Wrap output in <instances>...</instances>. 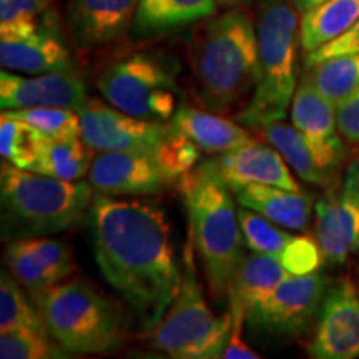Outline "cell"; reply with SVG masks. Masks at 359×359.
<instances>
[{
    "instance_id": "cell-1",
    "label": "cell",
    "mask_w": 359,
    "mask_h": 359,
    "mask_svg": "<svg viewBox=\"0 0 359 359\" xmlns=\"http://www.w3.org/2000/svg\"><path fill=\"white\" fill-rule=\"evenodd\" d=\"M88 218L103 278L151 330L172 306L183 278L167 218L151 205L103 193L93 196Z\"/></svg>"
},
{
    "instance_id": "cell-2",
    "label": "cell",
    "mask_w": 359,
    "mask_h": 359,
    "mask_svg": "<svg viewBox=\"0 0 359 359\" xmlns=\"http://www.w3.org/2000/svg\"><path fill=\"white\" fill-rule=\"evenodd\" d=\"M190 222L191 245L203 264L210 293L217 303L230 294L245 258V238L231 190L215 160L200 163L178 183Z\"/></svg>"
},
{
    "instance_id": "cell-3",
    "label": "cell",
    "mask_w": 359,
    "mask_h": 359,
    "mask_svg": "<svg viewBox=\"0 0 359 359\" xmlns=\"http://www.w3.org/2000/svg\"><path fill=\"white\" fill-rule=\"evenodd\" d=\"M198 100L226 111L255 92L259 79L257 27L248 13L230 8L206 24L190 50Z\"/></svg>"
},
{
    "instance_id": "cell-4",
    "label": "cell",
    "mask_w": 359,
    "mask_h": 359,
    "mask_svg": "<svg viewBox=\"0 0 359 359\" xmlns=\"http://www.w3.org/2000/svg\"><path fill=\"white\" fill-rule=\"evenodd\" d=\"M92 185L69 182L2 163V236L55 235L77 224L92 205Z\"/></svg>"
},
{
    "instance_id": "cell-5",
    "label": "cell",
    "mask_w": 359,
    "mask_h": 359,
    "mask_svg": "<svg viewBox=\"0 0 359 359\" xmlns=\"http://www.w3.org/2000/svg\"><path fill=\"white\" fill-rule=\"evenodd\" d=\"M290 0H258L259 79L250 103L236 120L243 127L264 128L288 115L298 87V15Z\"/></svg>"
},
{
    "instance_id": "cell-6",
    "label": "cell",
    "mask_w": 359,
    "mask_h": 359,
    "mask_svg": "<svg viewBox=\"0 0 359 359\" xmlns=\"http://www.w3.org/2000/svg\"><path fill=\"white\" fill-rule=\"evenodd\" d=\"M48 333L65 351L98 354L122 346V313L82 280L62 281L34 296Z\"/></svg>"
},
{
    "instance_id": "cell-7",
    "label": "cell",
    "mask_w": 359,
    "mask_h": 359,
    "mask_svg": "<svg viewBox=\"0 0 359 359\" xmlns=\"http://www.w3.org/2000/svg\"><path fill=\"white\" fill-rule=\"evenodd\" d=\"M193 245L182 255V285L177 298L158 325L151 327V346L177 359L223 358L230 339L231 313L215 316L206 306L203 291L195 273Z\"/></svg>"
},
{
    "instance_id": "cell-8",
    "label": "cell",
    "mask_w": 359,
    "mask_h": 359,
    "mask_svg": "<svg viewBox=\"0 0 359 359\" xmlns=\"http://www.w3.org/2000/svg\"><path fill=\"white\" fill-rule=\"evenodd\" d=\"M98 88L110 105L137 118L167 122L177 111L173 72L148 53H135L109 67Z\"/></svg>"
},
{
    "instance_id": "cell-9",
    "label": "cell",
    "mask_w": 359,
    "mask_h": 359,
    "mask_svg": "<svg viewBox=\"0 0 359 359\" xmlns=\"http://www.w3.org/2000/svg\"><path fill=\"white\" fill-rule=\"evenodd\" d=\"M330 280L318 271L290 275L246 313L251 327L271 336L303 333L320 313Z\"/></svg>"
},
{
    "instance_id": "cell-10",
    "label": "cell",
    "mask_w": 359,
    "mask_h": 359,
    "mask_svg": "<svg viewBox=\"0 0 359 359\" xmlns=\"http://www.w3.org/2000/svg\"><path fill=\"white\" fill-rule=\"evenodd\" d=\"M314 233L330 266H341L359 251V161L314 205Z\"/></svg>"
},
{
    "instance_id": "cell-11",
    "label": "cell",
    "mask_w": 359,
    "mask_h": 359,
    "mask_svg": "<svg viewBox=\"0 0 359 359\" xmlns=\"http://www.w3.org/2000/svg\"><path fill=\"white\" fill-rule=\"evenodd\" d=\"M79 115L82 140L93 151H135L156 158L170 132L163 122L137 118L98 100L85 102Z\"/></svg>"
},
{
    "instance_id": "cell-12",
    "label": "cell",
    "mask_w": 359,
    "mask_h": 359,
    "mask_svg": "<svg viewBox=\"0 0 359 359\" xmlns=\"http://www.w3.org/2000/svg\"><path fill=\"white\" fill-rule=\"evenodd\" d=\"M308 353L316 359L359 358V290L349 278L327 286Z\"/></svg>"
},
{
    "instance_id": "cell-13",
    "label": "cell",
    "mask_w": 359,
    "mask_h": 359,
    "mask_svg": "<svg viewBox=\"0 0 359 359\" xmlns=\"http://www.w3.org/2000/svg\"><path fill=\"white\" fill-rule=\"evenodd\" d=\"M291 122L303 135L309 150L330 180L346 156L344 138L336 122V107L302 79L291 102Z\"/></svg>"
},
{
    "instance_id": "cell-14",
    "label": "cell",
    "mask_w": 359,
    "mask_h": 359,
    "mask_svg": "<svg viewBox=\"0 0 359 359\" xmlns=\"http://www.w3.org/2000/svg\"><path fill=\"white\" fill-rule=\"evenodd\" d=\"M172 182L155 156L135 151H100L88 170L93 190L109 196L155 195Z\"/></svg>"
},
{
    "instance_id": "cell-15",
    "label": "cell",
    "mask_w": 359,
    "mask_h": 359,
    "mask_svg": "<svg viewBox=\"0 0 359 359\" xmlns=\"http://www.w3.org/2000/svg\"><path fill=\"white\" fill-rule=\"evenodd\" d=\"M245 245L251 253L266 255L280 262L291 275H309L318 271L325 257L318 240L311 236H296L278 228L253 210L238 208Z\"/></svg>"
},
{
    "instance_id": "cell-16",
    "label": "cell",
    "mask_w": 359,
    "mask_h": 359,
    "mask_svg": "<svg viewBox=\"0 0 359 359\" xmlns=\"http://www.w3.org/2000/svg\"><path fill=\"white\" fill-rule=\"evenodd\" d=\"M6 262L20 285L37 296L69 278L75 264L62 241L45 236H27L7 245Z\"/></svg>"
},
{
    "instance_id": "cell-17",
    "label": "cell",
    "mask_w": 359,
    "mask_h": 359,
    "mask_svg": "<svg viewBox=\"0 0 359 359\" xmlns=\"http://www.w3.org/2000/svg\"><path fill=\"white\" fill-rule=\"evenodd\" d=\"M87 102L83 80L75 72L20 77L6 69L0 74V107L2 110L64 107L80 110Z\"/></svg>"
},
{
    "instance_id": "cell-18",
    "label": "cell",
    "mask_w": 359,
    "mask_h": 359,
    "mask_svg": "<svg viewBox=\"0 0 359 359\" xmlns=\"http://www.w3.org/2000/svg\"><path fill=\"white\" fill-rule=\"evenodd\" d=\"M140 0H70L67 20L75 43L97 48L118 39L133 22Z\"/></svg>"
},
{
    "instance_id": "cell-19",
    "label": "cell",
    "mask_w": 359,
    "mask_h": 359,
    "mask_svg": "<svg viewBox=\"0 0 359 359\" xmlns=\"http://www.w3.org/2000/svg\"><path fill=\"white\" fill-rule=\"evenodd\" d=\"M215 165L230 190L245 183H264L291 191H302L280 151L253 140L222 154L215 158Z\"/></svg>"
},
{
    "instance_id": "cell-20",
    "label": "cell",
    "mask_w": 359,
    "mask_h": 359,
    "mask_svg": "<svg viewBox=\"0 0 359 359\" xmlns=\"http://www.w3.org/2000/svg\"><path fill=\"white\" fill-rule=\"evenodd\" d=\"M0 64L8 72L30 75L74 72L65 45L45 29L24 39L0 40Z\"/></svg>"
},
{
    "instance_id": "cell-21",
    "label": "cell",
    "mask_w": 359,
    "mask_h": 359,
    "mask_svg": "<svg viewBox=\"0 0 359 359\" xmlns=\"http://www.w3.org/2000/svg\"><path fill=\"white\" fill-rule=\"evenodd\" d=\"M231 191L240 206L253 210L286 230H304L311 218L313 200L303 191H291L264 183L236 185Z\"/></svg>"
},
{
    "instance_id": "cell-22",
    "label": "cell",
    "mask_w": 359,
    "mask_h": 359,
    "mask_svg": "<svg viewBox=\"0 0 359 359\" xmlns=\"http://www.w3.org/2000/svg\"><path fill=\"white\" fill-rule=\"evenodd\" d=\"M217 0H140L132 22L137 39H151L212 17Z\"/></svg>"
},
{
    "instance_id": "cell-23",
    "label": "cell",
    "mask_w": 359,
    "mask_h": 359,
    "mask_svg": "<svg viewBox=\"0 0 359 359\" xmlns=\"http://www.w3.org/2000/svg\"><path fill=\"white\" fill-rule=\"evenodd\" d=\"M170 125L187 135L205 154H226L251 142V135L240 122L235 123L222 115L193 109V107L178 109L172 116Z\"/></svg>"
},
{
    "instance_id": "cell-24",
    "label": "cell",
    "mask_w": 359,
    "mask_h": 359,
    "mask_svg": "<svg viewBox=\"0 0 359 359\" xmlns=\"http://www.w3.org/2000/svg\"><path fill=\"white\" fill-rule=\"evenodd\" d=\"M290 275L278 259L266 255L253 253L245 257L231 283L228 294L230 304L240 306L246 314Z\"/></svg>"
},
{
    "instance_id": "cell-25",
    "label": "cell",
    "mask_w": 359,
    "mask_h": 359,
    "mask_svg": "<svg viewBox=\"0 0 359 359\" xmlns=\"http://www.w3.org/2000/svg\"><path fill=\"white\" fill-rule=\"evenodd\" d=\"M359 0H326L303 13L299 24L302 47L311 53L323 45L333 42L356 24Z\"/></svg>"
},
{
    "instance_id": "cell-26",
    "label": "cell",
    "mask_w": 359,
    "mask_h": 359,
    "mask_svg": "<svg viewBox=\"0 0 359 359\" xmlns=\"http://www.w3.org/2000/svg\"><path fill=\"white\" fill-rule=\"evenodd\" d=\"M303 80L338 107L359 90V53L331 57L306 65Z\"/></svg>"
},
{
    "instance_id": "cell-27",
    "label": "cell",
    "mask_w": 359,
    "mask_h": 359,
    "mask_svg": "<svg viewBox=\"0 0 359 359\" xmlns=\"http://www.w3.org/2000/svg\"><path fill=\"white\" fill-rule=\"evenodd\" d=\"M92 151L82 138L58 140L45 137L37 160L29 172L77 182L88 173L93 160Z\"/></svg>"
},
{
    "instance_id": "cell-28",
    "label": "cell",
    "mask_w": 359,
    "mask_h": 359,
    "mask_svg": "<svg viewBox=\"0 0 359 359\" xmlns=\"http://www.w3.org/2000/svg\"><path fill=\"white\" fill-rule=\"evenodd\" d=\"M263 130L269 145L280 151L283 158L286 160V163L294 170V173L298 175L303 182L311 183V185L316 187L330 185V177H327V175L320 168V165L316 163L306 140H304L303 135L296 130L293 123H283L281 120V122L268 125V127H264Z\"/></svg>"
},
{
    "instance_id": "cell-29",
    "label": "cell",
    "mask_w": 359,
    "mask_h": 359,
    "mask_svg": "<svg viewBox=\"0 0 359 359\" xmlns=\"http://www.w3.org/2000/svg\"><path fill=\"white\" fill-rule=\"evenodd\" d=\"M27 330L50 334L40 309L25 298L17 283L7 271L0 275V333L4 331Z\"/></svg>"
},
{
    "instance_id": "cell-30",
    "label": "cell",
    "mask_w": 359,
    "mask_h": 359,
    "mask_svg": "<svg viewBox=\"0 0 359 359\" xmlns=\"http://www.w3.org/2000/svg\"><path fill=\"white\" fill-rule=\"evenodd\" d=\"M45 137L32 125L13 118L2 111L0 115V154L8 163L22 170H30L37 160Z\"/></svg>"
},
{
    "instance_id": "cell-31",
    "label": "cell",
    "mask_w": 359,
    "mask_h": 359,
    "mask_svg": "<svg viewBox=\"0 0 359 359\" xmlns=\"http://www.w3.org/2000/svg\"><path fill=\"white\" fill-rule=\"evenodd\" d=\"M4 114L32 125L43 137L72 140L82 138V123L77 110L64 107H34V109L2 110Z\"/></svg>"
},
{
    "instance_id": "cell-32",
    "label": "cell",
    "mask_w": 359,
    "mask_h": 359,
    "mask_svg": "<svg viewBox=\"0 0 359 359\" xmlns=\"http://www.w3.org/2000/svg\"><path fill=\"white\" fill-rule=\"evenodd\" d=\"M48 0H0V40L24 39L37 27V15Z\"/></svg>"
},
{
    "instance_id": "cell-33",
    "label": "cell",
    "mask_w": 359,
    "mask_h": 359,
    "mask_svg": "<svg viewBox=\"0 0 359 359\" xmlns=\"http://www.w3.org/2000/svg\"><path fill=\"white\" fill-rule=\"evenodd\" d=\"M64 356L53 346L48 334L35 331L15 330L0 334V358L2 359H47Z\"/></svg>"
},
{
    "instance_id": "cell-34",
    "label": "cell",
    "mask_w": 359,
    "mask_h": 359,
    "mask_svg": "<svg viewBox=\"0 0 359 359\" xmlns=\"http://www.w3.org/2000/svg\"><path fill=\"white\" fill-rule=\"evenodd\" d=\"M200 147L191 142L187 135L178 132L170 125L168 137L165 138L156 160L167 170V173L173 180H180L183 175L196 167V161L200 158Z\"/></svg>"
},
{
    "instance_id": "cell-35",
    "label": "cell",
    "mask_w": 359,
    "mask_h": 359,
    "mask_svg": "<svg viewBox=\"0 0 359 359\" xmlns=\"http://www.w3.org/2000/svg\"><path fill=\"white\" fill-rule=\"evenodd\" d=\"M353 53H359V19L351 29H348L333 42L323 45V47L311 53H306V65L316 64V62L326 60V58L331 57L353 55Z\"/></svg>"
},
{
    "instance_id": "cell-36",
    "label": "cell",
    "mask_w": 359,
    "mask_h": 359,
    "mask_svg": "<svg viewBox=\"0 0 359 359\" xmlns=\"http://www.w3.org/2000/svg\"><path fill=\"white\" fill-rule=\"evenodd\" d=\"M230 313L233 316L231 333L224 348L223 358L226 359H258L259 354L253 351L243 341V325L246 323V314L236 304H230Z\"/></svg>"
},
{
    "instance_id": "cell-37",
    "label": "cell",
    "mask_w": 359,
    "mask_h": 359,
    "mask_svg": "<svg viewBox=\"0 0 359 359\" xmlns=\"http://www.w3.org/2000/svg\"><path fill=\"white\" fill-rule=\"evenodd\" d=\"M336 122L344 142L359 147V90L336 107Z\"/></svg>"
},
{
    "instance_id": "cell-38",
    "label": "cell",
    "mask_w": 359,
    "mask_h": 359,
    "mask_svg": "<svg viewBox=\"0 0 359 359\" xmlns=\"http://www.w3.org/2000/svg\"><path fill=\"white\" fill-rule=\"evenodd\" d=\"M291 4H293L296 11H298L299 13H304L306 11H309V8L320 6V4L326 2V0H290Z\"/></svg>"
},
{
    "instance_id": "cell-39",
    "label": "cell",
    "mask_w": 359,
    "mask_h": 359,
    "mask_svg": "<svg viewBox=\"0 0 359 359\" xmlns=\"http://www.w3.org/2000/svg\"><path fill=\"white\" fill-rule=\"evenodd\" d=\"M243 2H246V0H217V6L222 8H233L241 6Z\"/></svg>"
}]
</instances>
